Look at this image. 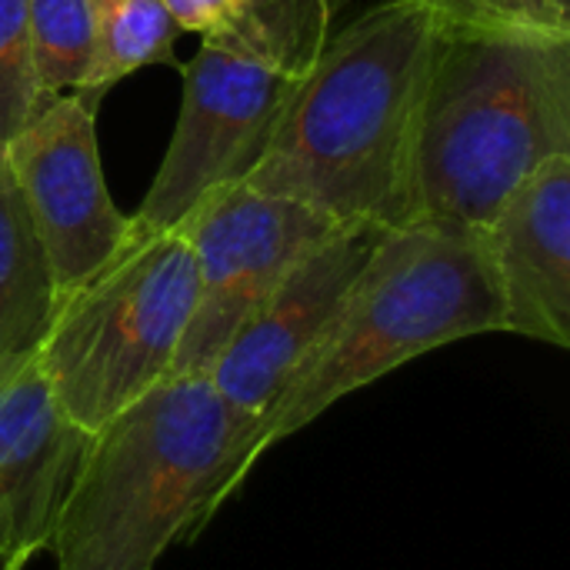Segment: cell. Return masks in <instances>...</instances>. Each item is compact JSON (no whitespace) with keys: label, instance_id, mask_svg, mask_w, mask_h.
<instances>
[{"label":"cell","instance_id":"7c38bea8","mask_svg":"<svg viewBox=\"0 0 570 570\" xmlns=\"http://www.w3.org/2000/svg\"><path fill=\"white\" fill-rule=\"evenodd\" d=\"M53 311L50 261L0 150V361L33 354Z\"/></svg>","mask_w":570,"mask_h":570},{"label":"cell","instance_id":"277c9868","mask_svg":"<svg viewBox=\"0 0 570 570\" xmlns=\"http://www.w3.org/2000/svg\"><path fill=\"white\" fill-rule=\"evenodd\" d=\"M570 157V40L441 33L414 147V220L481 230L551 157Z\"/></svg>","mask_w":570,"mask_h":570},{"label":"cell","instance_id":"d6986e66","mask_svg":"<svg viewBox=\"0 0 570 570\" xmlns=\"http://www.w3.org/2000/svg\"><path fill=\"white\" fill-rule=\"evenodd\" d=\"M0 570H23V564H20V561H13V558H3V554H0Z\"/></svg>","mask_w":570,"mask_h":570},{"label":"cell","instance_id":"9a60e30c","mask_svg":"<svg viewBox=\"0 0 570 570\" xmlns=\"http://www.w3.org/2000/svg\"><path fill=\"white\" fill-rule=\"evenodd\" d=\"M33 63L43 94H77L94 57L90 0H23Z\"/></svg>","mask_w":570,"mask_h":570},{"label":"cell","instance_id":"3957f363","mask_svg":"<svg viewBox=\"0 0 570 570\" xmlns=\"http://www.w3.org/2000/svg\"><path fill=\"white\" fill-rule=\"evenodd\" d=\"M244 421L207 374H174L90 434L57 514L53 570H154L217 514Z\"/></svg>","mask_w":570,"mask_h":570},{"label":"cell","instance_id":"e0dca14e","mask_svg":"<svg viewBox=\"0 0 570 570\" xmlns=\"http://www.w3.org/2000/svg\"><path fill=\"white\" fill-rule=\"evenodd\" d=\"M50 104L40 87L23 0H0V150Z\"/></svg>","mask_w":570,"mask_h":570},{"label":"cell","instance_id":"5b68a950","mask_svg":"<svg viewBox=\"0 0 570 570\" xmlns=\"http://www.w3.org/2000/svg\"><path fill=\"white\" fill-rule=\"evenodd\" d=\"M194 301L197 264L184 227L134 230L110 264L57 301L33 354L87 438L170 377Z\"/></svg>","mask_w":570,"mask_h":570},{"label":"cell","instance_id":"52a82bcc","mask_svg":"<svg viewBox=\"0 0 570 570\" xmlns=\"http://www.w3.org/2000/svg\"><path fill=\"white\" fill-rule=\"evenodd\" d=\"M177 227H184L194 250L197 301L170 377L207 374L237 327L337 224L297 200L227 184L207 194Z\"/></svg>","mask_w":570,"mask_h":570},{"label":"cell","instance_id":"5bb4252c","mask_svg":"<svg viewBox=\"0 0 570 570\" xmlns=\"http://www.w3.org/2000/svg\"><path fill=\"white\" fill-rule=\"evenodd\" d=\"M331 20L324 0H240L230 20L207 37H224L284 73L307 77L331 40Z\"/></svg>","mask_w":570,"mask_h":570},{"label":"cell","instance_id":"8992f818","mask_svg":"<svg viewBox=\"0 0 570 570\" xmlns=\"http://www.w3.org/2000/svg\"><path fill=\"white\" fill-rule=\"evenodd\" d=\"M301 80L224 37H204L184 63L177 127L130 227L137 234L170 230L217 187L240 184Z\"/></svg>","mask_w":570,"mask_h":570},{"label":"cell","instance_id":"ffe728a7","mask_svg":"<svg viewBox=\"0 0 570 570\" xmlns=\"http://www.w3.org/2000/svg\"><path fill=\"white\" fill-rule=\"evenodd\" d=\"M324 3H327V10H331V17H334V13H337V10H341L347 0H324Z\"/></svg>","mask_w":570,"mask_h":570},{"label":"cell","instance_id":"ac0fdd59","mask_svg":"<svg viewBox=\"0 0 570 570\" xmlns=\"http://www.w3.org/2000/svg\"><path fill=\"white\" fill-rule=\"evenodd\" d=\"M160 3L167 7L170 20L180 27V33L187 30L207 37L230 20L240 0H160Z\"/></svg>","mask_w":570,"mask_h":570},{"label":"cell","instance_id":"6da1fadb","mask_svg":"<svg viewBox=\"0 0 570 570\" xmlns=\"http://www.w3.org/2000/svg\"><path fill=\"white\" fill-rule=\"evenodd\" d=\"M438 23L384 0L324 43L240 184L334 224H414V147Z\"/></svg>","mask_w":570,"mask_h":570},{"label":"cell","instance_id":"4fadbf2b","mask_svg":"<svg viewBox=\"0 0 570 570\" xmlns=\"http://www.w3.org/2000/svg\"><path fill=\"white\" fill-rule=\"evenodd\" d=\"M94 3V57L80 83V97L94 100L127 73L174 60L180 27L160 0H90Z\"/></svg>","mask_w":570,"mask_h":570},{"label":"cell","instance_id":"9c48e42d","mask_svg":"<svg viewBox=\"0 0 570 570\" xmlns=\"http://www.w3.org/2000/svg\"><path fill=\"white\" fill-rule=\"evenodd\" d=\"M381 234L374 224H337L284 274L217 354L207 377L244 421L247 434L324 334Z\"/></svg>","mask_w":570,"mask_h":570},{"label":"cell","instance_id":"30bf717a","mask_svg":"<svg viewBox=\"0 0 570 570\" xmlns=\"http://www.w3.org/2000/svg\"><path fill=\"white\" fill-rule=\"evenodd\" d=\"M87 434L57 404L37 354L0 361V554L23 568L47 551Z\"/></svg>","mask_w":570,"mask_h":570},{"label":"cell","instance_id":"8fae6325","mask_svg":"<svg viewBox=\"0 0 570 570\" xmlns=\"http://www.w3.org/2000/svg\"><path fill=\"white\" fill-rule=\"evenodd\" d=\"M491 261L504 334L570 347V157L524 177L478 230Z\"/></svg>","mask_w":570,"mask_h":570},{"label":"cell","instance_id":"7a4b0ae2","mask_svg":"<svg viewBox=\"0 0 570 570\" xmlns=\"http://www.w3.org/2000/svg\"><path fill=\"white\" fill-rule=\"evenodd\" d=\"M478 334H504L501 291L478 230L434 220L384 230L324 334L247 434L217 511L271 448L337 401L421 354Z\"/></svg>","mask_w":570,"mask_h":570},{"label":"cell","instance_id":"ba28073f","mask_svg":"<svg viewBox=\"0 0 570 570\" xmlns=\"http://www.w3.org/2000/svg\"><path fill=\"white\" fill-rule=\"evenodd\" d=\"M7 167L47 250L57 301L90 281L130 240L104 180L94 107L80 94L53 97L7 147Z\"/></svg>","mask_w":570,"mask_h":570},{"label":"cell","instance_id":"2e32d148","mask_svg":"<svg viewBox=\"0 0 570 570\" xmlns=\"http://www.w3.org/2000/svg\"><path fill=\"white\" fill-rule=\"evenodd\" d=\"M441 33H511L570 40V0H414Z\"/></svg>","mask_w":570,"mask_h":570}]
</instances>
